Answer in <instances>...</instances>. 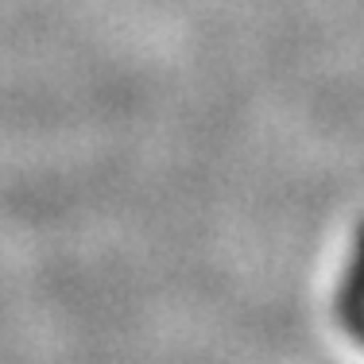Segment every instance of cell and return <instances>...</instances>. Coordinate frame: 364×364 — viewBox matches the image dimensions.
I'll use <instances>...</instances> for the list:
<instances>
[{
	"label": "cell",
	"mask_w": 364,
	"mask_h": 364,
	"mask_svg": "<svg viewBox=\"0 0 364 364\" xmlns=\"http://www.w3.org/2000/svg\"><path fill=\"white\" fill-rule=\"evenodd\" d=\"M345 329H349V333H353V337H357V341L364 345V318H357V322H349Z\"/></svg>",
	"instance_id": "cell-2"
},
{
	"label": "cell",
	"mask_w": 364,
	"mask_h": 364,
	"mask_svg": "<svg viewBox=\"0 0 364 364\" xmlns=\"http://www.w3.org/2000/svg\"><path fill=\"white\" fill-rule=\"evenodd\" d=\"M337 314H341L345 326L364 318V225L357 232V252H353V264L345 272L341 294H337Z\"/></svg>",
	"instance_id": "cell-1"
}]
</instances>
